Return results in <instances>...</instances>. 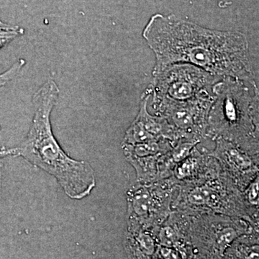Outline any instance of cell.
<instances>
[{"mask_svg": "<svg viewBox=\"0 0 259 259\" xmlns=\"http://www.w3.org/2000/svg\"><path fill=\"white\" fill-rule=\"evenodd\" d=\"M25 65V61L23 59H20L15 62L9 69L0 74V88H3L12 80L15 79L21 72Z\"/></svg>", "mask_w": 259, "mask_h": 259, "instance_id": "obj_17", "label": "cell"}, {"mask_svg": "<svg viewBox=\"0 0 259 259\" xmlns=\"http://www.w3.org/2000/svg\"><path fill=\"white\" fill-rule=\"evenodd\" d=\"M209 155L215 158L223 171L241 192L258 177V156L247 152L237 145L222 139Z\"/></svg>", "mask_w": 259, "mask_h": 259, "instance_id": "obj_9", "label": "cell"}, {"mask_svg": "<svg viewBox=\"0 0 259 259\" xmlns=\"http://www.w3.org/2000/svg\"><path fill=\"white\" fill-rule=\"evenodd\" d=\"M178 185L171 177L152 183L138 182L127 192V223L155 229L172 212Z\"/></svg>", "mask_w": 259, "mask_h": 259, "instance_id": "obj_7", "label": "cell"}, {"mask_svg": "<svg viewBox=\"0 0 259 259\" xmlns=\"http://www.w3.org/2000/svg\"><path fill=\"white\" fill-rule=\"evenodd\" d=\"M194 257L175 248L160 245L156 255V259H194Z\"/></svg>", "mask_w": 259, "mask_h": 259, "instance_id": "obj_18", "label": "cell"}, {"mask_svg": "<svg viewBox=\"0 0 259 259\" xmlns=\"http://www.w3.org/2000/svg\"><path fill=\"white\" fill-rule=\"evenodd\" d=\"M8 25V24L3 23V21H1V20H0V26H5V25Z\"/></svg>", "mask_w": 259, "mask_h": 259, "instance_id": "obj_20", "label": "cell"}, {"mask_svg": "<svg viewBox=\"0 0 259 259\" xmlns=\"http://www.w3.org/2000/svg\"><path fill=\"white\" fill-rule=\"evenodd\" d=\"M158 244L194 255L190 239V218L175 211L154 229Z\"/></svg>", "mask_w": 259, "mask_h": 259, "instance_id": "obj_11", "label": "cell"}, {"mask_svg": "<svg viewBox=\"0 0 259 259\" xmlns=\"http://www.w3.org/2000/svg\"><path fill=\"white\" fill-rule=\"evenodd\" d=\"M59 94L55 81L49 79L33 95V118L26 139L18 147L17 156L52 175L68 197L79 200L91 194L96 187V179L88 161L70 157L54 137L51 114Z\"/></svg>", "mask_w": 259, "mask_h": 259, "instance_id": "obj_2", "label": "cell"}, {"mask_svg": "<svg viewBox=\"0 0 259 259\" xmlns=\"http://www.w3.org/2000/svg\"><path fill=\"white\" fill-rule=\"evenodd\" d=\"M24 31L23 28L9 24L5 26H0V50L16 37L23 35Z\"/></svg>", "mask_w": 259, "mask_h": 259, "instance_id": "obj_16", "label": "cell"}, {"mask_svg": "<svg viewBox=\"0 0 259 259\" xmlns=\"http://www.w3.org/2000/svg\"><path fill=\"white\" fill-rule=\"evenodd\" d=\"M0 129H1V127H0Z\"/></svg>", "mask_w": 259, "mask_h": 259, "instance_id": "obj_22", "label": "cell"}, {"mask_svg": "<svg viewBox=\"0 0 259 259\" xmlns=\"http://www.w3.org/2000/svg\"><path fill=\"white\" fill-rule=\"evenodd\" d=\"M213 93L205 136L226 140L258 156V92L255 81L223 77L214 84Z\"/></svg>", "mask_w": 259, "mask_h": 259, "instance_id": "obj_3", "label": "cell"}, {"mask_svg": "<svg viewBox=\"0 0 259 259\" xmlns=\"http://www.w3.org/2000/svg\"><path fill=\"white\" fill-rule=\"evenodd\" d=\"M213 100L176 103L166 100H152L153 115L168 121L180 139L200 142L206 135L207 118Z\"/></svg>", "mask_w": 259, "mask_h": 259, "instance_id": "obj_8", "label": "cell"}, {"mask_svg": "<svg viewBox=\"0 0 259 259\" xmlns=\"http://www.w3.org/2000/svg\"><path fill=\"white\" fill-rule=\"evenodd\" d=\"M124 245L130 259H156L159 244L154 229L127 223Z\"/></svg>", "mask_w": 259, "mask_h": 259, "instance_id": "obj_12", "label": "cell"}, {"mask_svg": "<svg viewBox=\"0 0 259 259\" xmlns=\"http://www.w3.org/2000/svg\"><path fill=\"white\" fill-rule=\"evenodd\" d=\"M150 97L151 92L148 89L143 96L137 117L126 131L122 144L135 145L168 140L176 144L181 140L176 130L166 119L149 112L148 105Z\"/></svg>", "mask_w": 259, "mask_h": 259, "instance_id": "obj_10", "label": "cell"}, {"mask_svg": "<svg viewBox=\"0 0 259 259\" xmlns=\"http://www.w3.org/2000/svg\"><path fill=\"white\" fill-rule=\"evenodd\" d=\"M143 36L156 56L154 69L190 64L214 76L255 81L243 34L210 30L174 15L156 14Z\"/></svg>", "mask_w": 259, "mask_h": 259, "instance_id": "obj_1", "label": "cell"}, {"mask_svg": "<svg viewBox=\"0 0 259 259\" xmlns=\"http://www.w3.org/2000/svg\"><path fill=\"white\" fill-rule=\"evenodd\" d=\"M224 259H258V232L236 238L227 249Z\"/></svg>", "mask_w": 259, "mask_h": 259, "instance_id": "obj_13", "label": "cell"}, {"mask_svg": "<svg viewBox=\"0 0 259 259\" xmlns=\"http://www.w3.org/2000/svg\"><path fill=\"white\" fill-rule=\"evenodd\" d=\"M173 143L168 140L152 141L135 145L122 144V149L125 157H146V156H156L164 154L169 151L175 146Z\"/></svg>", "mask_w": 259, "mask_h": 259, "instance_id": "obj_15", "label": "cell"}, {"mask_svg": "<svg viewBox=\"0 0 259 259\" xmlns=\"http://www.w3.org/2000/svg\"><path fill=\"white\" fill-rule=\"evenodd\" d=\"M18 154V148H7L3 147L0 148V159L8 157V156H17Z\"/></svg>", "mask_w": 259, "mask_h": 259, "instance_id": "obj_19", "label": "cell"}, {"mask_svg": "<svg viewBox=\"0 0 259 259\" xmlns=\"http://www.w3.org/2000/svg\"><path fill=\"white\" fill-rule=\"evenodd\" d=\"M190 218L191 243L197 259H224L236 238L258 232V228L244 218L214 214Z\"/></svg>", "mask_w": 259, "mask_h": 259, "instance_id": "obj_6", "label": "cell"}, {"mask_svg": "<svg viewBox=\"0 0 259 259\" xmlns=\"http://www.w3.org/2000/svg\"><path fill=\"white\" fill-rule=\"evenodd\" d=\"M194 259H197V258H194Z\"/></svg>", "mask_w": 259, "mask_h": 259, "instance_id": "obj_21", "label": "cell"}, {"mask_svg": "<svg viewBox=\"0 0 259 259\" xmlns=\"http://www.w3.org/2000/svg\"><path fill=\"white\" fill-rule=\"evenodd\" d=\"M172 207L185 215L223 214L244 218L253 224L248 218L242 192L220 165L201 182L178 185Z\"/></svg>", "mask_w": 259, "mask_h": 259, "instance_id": "obj_4", "label": "cell"}, {"mask_svg": "<svg viewBox=\"0 0 259 259\" xmlns=\"http://www.w3.org/2000/svg\"><path fill=\"white\" fill-rule=\"evenodd\" d=\"M161 156L156 155L146 157L127 156L125 158L136 170L138 182L148 184L159 181L158 159Z\"/></svg>", "mask_w": 259, "mask_h": 259, "instance_id": "obj_14", "label": "cell"}, {"mask_svg": "<svg viewBox=\"0 0 259 259\" xmlns=\"http://www.w3.org/2000/svg\"><path fill=\"white\" fill-rule=\"evenodd\" d=\"M0 216H1V214H0Z\"/></svg>", "mask_w": 259, "mask_h": 259, "instance_id": "obj_23", "label": "cell"}, {"mask_svg": "<svg viewBox=\"0 0 259 259\" xmlns=\"http://www.w3.org/2000/svg\"><path fill=\"white\" fill-rule=\"evenodd\" d=\"M152 100L187 103L214 100L213 88L222 79L190 64L168 65L153 71Z\"/></svg>", "mask_w": 259, "mask_h": 259, "instance_id": "obj_5", "label": "cell"}]
</instances>
